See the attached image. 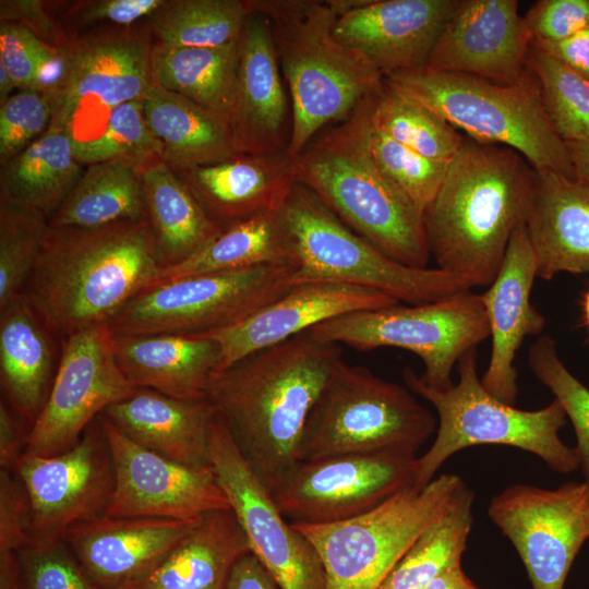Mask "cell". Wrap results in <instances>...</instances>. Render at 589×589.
<instances>
[{
    "mask_svg": "<svg viewBox=\"0 0 589 589\" xmlns=\"http://www.w3.org/2000/svg\"><path fill=\"white\" fill-rule=\"evenodd\" d=\"M340 354L306 330L211 377L205 398L268 491L298 462L304 424Z\"/></svg>",
    "mask_w": 589,
    "mask_h": 589,
    "instance_id": "6da1fadb",
    "label": "cell"
},
{
    "mask_svg": "<svg viewBox=\"0 0 589 589\" xmlns=\"http://www.w3.org/2000/svg\"><path fill=\"white\" fill-rule=\"evenodd\" d=\"M536 169L512 148L466 137L423 212L436 267L472 289L495 279L514 231L526 225Z\"/></svg>",
    "mask_w": 589,
    "mask_h": 589,
    "instance_id": "7a4b0ae2",
    "label": "cell"
},
{
    "mask_svg": "<svg viewBox=\"0 0 589 589\" xmlns=\"http://www.w3.org/2000/svg\"><path fill=\"white\" fill-rule=\"evenodd\" d=\"M160 269L148 219L95 228L49 226L24 294L65 339L108 323Z\"/></svg>",
    "mask_w": 589,
    "mask_h": 589,
    "instance_id": "3957f363",
    "label": "cell"
},
{
    "mask_svg": "<svg viewBox=\"0 0 589 589\" xmlns=\"http://www.w3.org/2000/svg\"><path fill=\"white\" fill-rule=\"evenodd\" d=\"M372 94L292 157L294 181L383 253L424 268L431 255L423 214L382 172L370 151Z\"/></svg>",
    "mask_w": 589,
    "mask_h": 589,
    "instance_id": "277c9868",
    "label": "cell"
},
{
    "mask_svg": "<svg viewBox=\"0 0 589 589\" xmlns=\"http://www.w3.org/2000/svg\"><path fill=\"white\" fill-rule=\"evenodd\" d=\"M269 22L291 103L288 154L298 155L327 124L344 120L375 92L383 74L333 34L329 0H247Z\"/></svg>",
    "mask_w": 589,
    "mask_h": 589,
    "instance_id": "5b68a950",
    "label": "cell"
},
{
    "mask_svg": "<svg viewBox=\"0 0 589 589\" xmlns=\"http://www.w3.org/2000/svg\"><path fill=\"white\" fill-rule=\"evenodd\" d=\"M458 382L445 390L423 384L410 368L402 370L406 386L437 412L433 444L417 458L413 486L424 488L437 469L458 450L474 445H506L532 453L551 470L569 473L579 468L576 448L560 438L566 413L554 398L538 410H521L490 394L477 372V349L457 363Z\"/></svg>",
    "mask_w": 589,
    "mask_h": 589,
    "instance_id": "8992f818",
    "label": "cell"
},
{
    "mask_svg": "<svg viewBox=\"0 0 589 589\" xmlns=\"http://www.w3.org/2000/svg\"><path fill=\"white\" fill-rule=\"evenodd\" d=\"M383 76L466 137L512 148L537 170L575 179L568 148L549 120L529 68L512 85L425 67Z\"/></svg>",
    "mask_w": 589,
    "mask_h": 589,
    "instance_id": "52a82bcc",
    "label": "cell"
},
{
    "mask_svg": "<svg viewBox=\"0 0 589 589\" xmlns=\"http://www.w3.org/2000/svg\"><path fill=\"white\" fill-rule=\"evenodd\" d=\"M437 429V419L406 386L340 359L304 424L298 461L346 454L408 452Z\"/></svg>",
    "mask_w": 589,
    "mask_h": 589,
    "instance_id": "ba28073f",
    "label": "cell"
},
{
    "mask_svg": "<svg viewBox=\"0 0 589 589\" xmlns=\"http://www.w3.org/2000/svg\"><path fill=\"white\" fill-rule=\"evenodd\" d=\"M296 261L294 284L335 281L383 292L409 305L442 300L468 284L437 267L389 257L346 226L310 189L296 182L281 208Z\"/></svg>",
    "mask_w": 589,
    "mask_h": 589,
    "instance_id": "9c48e42d",
    "label": "cell"
},
{
    "mask_svg": "<svg viewBox=\"0 0 589 589\" xmlns=\"http://www.w3.org/2000/svg\"><path fill=\"white\" fill-rule=\"evenodd\" d=\"M467 488L460 477L444 473L422 489L406 486L359 516L291 525L318 554L326 589H380L418 537L450 510Z\"/></svg>",
    "mask_w": 589,
    "mask_h": 589,
    "instance_id": "30bf717a",
    "label": "cell"
},
{
    "mask_svg": "<svg viewBox=\"0 0 589 589\" xmlns=\"http://www.w3.org/2000/svg\"><path fill=\"white\" fill-rule=\"evenodd\" d=\"M153 45L146 19L71 36L62 48V75L49 93L50 127L65 131L73 143L97 136L115 108L142 99L152 85Z\"/></svg>",
    "mask_w": 589,
    "mask_h": 589,
    "instance_id": "8fae6325",
    "label": "cell"
},
{
    "mask_svg": "<svg viewBox=\"0 0 589 589\" xmlns=\"http://www.w3.org/2000/svg\"><path fill=\"white\" fill-rule=\"evenodd\" d=\"M318 339L366 351L396 347L419 356L426 386L445 390L459 359L490 337L481 296L459 291L442 300L346 314L310 329Z\"/></svg>",
    "mask_w": 589,
    "mask_h": 589,
    "instance_id": "7c38bea8",
    "label": "cell"
},
{
    "mask_svg": "<svg viewBox=\"0 0 589 589\" xmlns=\"http://www.w3.org/2000/svg\"><path fill=\"white\" fill-rule=\"evenodd\" d=\"M294 264L206 273L155 284L108 322L112 334L207 335L232 326L289 291Z\"/></svg>",
    "mask_w": 589,
    "mask_h": 589,
    "instance_id": "4fadbf2b",
    "label": "cell"
},
{
    "mask_svg": "<svg viewBox=\"0 0 589 589\" xmlns=\"http://www.w3.org/2000/svg\"><path fill=\"white\" fill-rule=\"evenodd\" d=\"M417 458L390 450L298 461L269 492L290 524H333L413 485Z\"/></svg>",
    "mask_w": 589,
    "mask_h": 589,
    "instance_id": "5bb4252c",
    "label": "cell"
},
{
    "mask_svg": "<svg viewBox=\"0 0 589 589\" xmlns=\"http://www.w3.org/2000/svg\"><path fill=\"white\" fill-rule=\"evenodd\" d=\"M14 473L29 502V544L62 541L71 528L105 516L111 503L113 462L98 418L60 454L24 453Z\"/></svg>",
    "mask_w": 589,
    "mask_h": 589,
    "instance_id": "9a60e30c",
    "label": "cell"
},
{
    "mask_svg": "<svg viewBox=\"0 0 589 589\" xmlns=\"http://www.w3.org/2000/svg\"><path fill=\"white\" fill-rule=\"evenodd\" d=\"M135 388L117 364L108 323L67 337L24 453L52 456L71 448L110 405L129 397Z\"/></svg>",
    "mask_w": 589,
    "mask_h": 589,
    "instance_id": "2e32d148",
    "label": "cell"
},
{
    "mask_svg": "<svg viewBox=\"0 0 589 589\" xmlns=\"http://www.w3.org/2000/svg\"><path fill=\"white\" fill-rule=\"evenodd\" d=\"M209 447L213 471L247 536L251 553L279 589H326L315 549L279 512L216 412Z\"/></svg>",
    "mask_w": 589,
    "mask_h": 589,
    "instance_id": "e0dca14e",
    "label": "cell"
},
{
    "mask_svg": "<svg viewBox=\"0 0 589 589\" xmlns=\"http://www.w3.org/2000/svg\"><path fill=\"white\" fill-rule=\"evenodd\" d=\"M489 517L518 552L533 589H563L589 538V485L554 490L515 484L494 496Z\"/></svg>",
    "mask_w": 589,
    "mask_h": 589,
    "instance_id": "ac0fdd59",
    "label": "cell"
},
{
    "mask_svg": "<svg viewBox=\"0 0 589 589\" xmlns=\"http://www.w3.org/2000/svg\"><path fill=\"white\" fill-rule=\"evenodd\" d=\"M98 421L115 470L106 515L192 521L211 510L230 508L213 469L189 467L139 445L104 413Z\"/></svg>",
    "mask_w": 589,
    "mask_h": 589,
    "instance_id": "d6986e66",
    "label": "cell"
},
{
    "mask_svg": "<svg viewBox=\"0 0 589 589\" xmlns=\"http://www.w3.org/2000/svg\"><path fill=\"white\" fill-rule=\"evenodd\" d=\"M532 37L516 0H459L425 68L512 85L528 73Z\"/></svg>",
    "mask_w": 589,
    "mask_h": 589,
    "instance_id": "ffe728a7",
    "label": "cell"
},
{
    "mask_svg": "<svg viewBox=\"0 0 589 589\" xmlns=\"http://www.w3.org/2000/svg\"><path fill=\"white\" fill-rule=\"evenodd\" d=\"M398 303L383 292L364 287L335 281H308L293 286L241 322L202 336L215 339L220 347L219 372L253 352L335 317Z\"/></svg>",
    "mask_w": 589,
    "mask_h": 589,
    "instance_id": "44dd1931",
    "label": "cell"
},
{
    "mask_svg": "<svg viewBox=\"0 0 589 589\" xmlns=\"http://www.w3.org/2000/svg\"><path fill=\"white\" fill-rule=\"evenodd\" d=\"M229 129L235 149L273 154L288 148L292 115L268 20L250 11L239 39Z\"/></svg>",
    "mask_w": 589,
    "mask_h": 589,
    "instance_id": "7402d4cb",
    "label": "cell"
},
{
    "mask_svg": "<svg viewBox=\"0 0 589 589\" xmlns=\"http://www.w3.org/2000/svg\"><path fill=\"white\" fill-rule=\"evenodd\" d=\"M459 0H368L339 13L333 34L383 74L421 69Z\"/></svg>",
    "mask_w": 589,
    "mask_h": 589,
    "instance_id": "603a6c76",
    "label": "cell"
},
{
    "mask_svg": "<svg viewBox=\"0 0 589 589\" xmlns=\"http://www.w3.org/2000/svg\"><path fill=\"white\" fill-rule=\"evenodd\" d=\"M536 277V256L524 225L512 235L495 279L480 294L492 338L481 383L490 394L513 406L518 394L517 351L527 336L540 335L545 325L544 316L530 301Z\"/></svg>",
    "mask_w": 589,
    "mask_h": 589,
    "instance_id": "cb8c5ba5",
    "label": "cell"
},
{
    "mask_svg": "<svg viewBox=\"0 0 589 589\" xmlns=\"http://www.w3.org/2000/svg\"><path fill=\"white\" fill-rule=\"evenodd\" d=\"M196 520L105 515L71 528L63 541L96 589H127L154 568Z\"/></svg>",
    "mask_w": 589,
    "mask_h": 589,
    "instance_id": "d4e9b609",
    "label": "cell"
},
{
    "mask_svg": "<svg viewBox=\"0 0 589 589\" xmlns=\"http://www.w3.org/2000/svg\"><path fill=\"white\" fill-rule=\"evenodd\" d=\"M173 171L220 228L281 211L296 183L287 151L238 153L218 163Z\"/></svg>",
    "mask_w": 589,
    "mask_h": 589,
    "instance_id": "484cf974",
    "label": "cell"
},
{
    "mask_svg": "<svg viewBox=\"0 0 589 589\" xmlns=\"http://www.w3.org/2000/svg\"><path fill=\"white\" fill-rule=\"evenodd\" d=\"M103 413L139 445L189 467L213 469L209 435L215 410L206 398L179 399L136 387Z\"/></svg>",
    "mask_w": 589,
    "mask_h": 589,
    "instance_id": "4316f807",
    "label": "cell"
},
{
    "mask_svg": "<svg viewBox=\"0 0 589 589\" xmlns=\"http://www.w3.org/2000/svg\"><path fill=\"white\" fill-rule=\"evenodd\" d=\"M526 229L537 277L589 272V184L560 172L536 169V189Z\"/></svg>",
    "mask_w": 589,
    "mask_h": 589,
    "instance_id": "83f0119b",
    "label": "cell"
},
{
    "mask_svg": "<svg viewBox=\"0 0 589 589\" xmlns=\"http://www.w3.org/2000/svg\"><path fill=\"white\" fill-rule=\"evenodd\" d=\"M112 335L117 364L133 386L179 399H205L220 363L215 339L202 335Z\"/></svg>",
    "mask_w": 589,
    "mask_h": 589,
    "instance_id": "f1b7e54d",
    "label": "cell"
},
{
    "mask_svg": "<svg viewBox=\"0 0 589 589\" xmlns=\"http://www.w3.org/2000/svg\"><path fill=\"white\" fill-rule=\"evenodd\" d=\"M249 553L247 536L231 507L214 509L127 589H226L233 566Z\"/></svg>",
    "mask_w": 589,
    "mask_h": 589,
    "instance_id": "f546056e",
    "label": "cell"
},
{
    "mask_svg": "<svg viewBox=\"0 0 589 589\" xmlns=\"http://www.w3.org/2000/svg\"><path fill=\"white\" fill-rule=\"evenodd\" d=\"M56 336L23 293L0 310V380L5 402L31 425L55 374Z\"/></svg>",
    "mask_w": 589,
    "mask_h": 589,
    "instance_id": "4dcf8cb0",
    "label": "cell"
},
{
    "mask_svg": "<svg viewBox=\"0 0 589 589\" xmlns=\"http://www.w3.org/2000/svg\"><path fill=\"white\" fill-rule=\"evenodd\" d=\"M136 170L161 269L188 260L220 232L221 228L158 154L146 157Z\"/></svg>",
    "mask_w": 589,
    "mask_h": 589,
    "instance_id": "1f68e13d",
    "label": "cell"
},
{
    "mask_svg": "<svg viewBox=\"0 0 589 589\" xmlns=\"http://www.w3.org/2000/svg\"><path fill=\"white\" fill-rule=\"evenodd\" d=\"M142 103L159 156L171 169L209 165L238 154L228 122L194 101L152 83Z\"/></svg>",
    "mask_w": 589,
    "mask_h": 589,
    "instance_id": "d6a6232c",
    "label": "cell"
},
{
    "mask_svg": "<svg viewBox=\"0 0 589 589\" xmlns=\"http://www.w3.org/2000/svg\"><path fill=\"white\" fill-rule=\"evenodd\" d=\"M84 170L70 135L49 129L0 169V202L37 209L49 219Z\"/></svg>",
    "mask_w": 589,
    "mask_h": 589,
    "instance_id": "836d02e7",
    "label": "cell"
},
{
    "mask_svg": "<svg viewBox=\"0 0 589 589\" xmlns=\"http://www.w3.org/2000/svg\"><path fill=\"white\" fill-rule=\"evenodd\" d=\"M239 64V40L212 47H168L154 43L152 83L220 116L229 124Z\"/></svg>",
    "mask_w": 589,
    "mask_h": 589,
    "instance_id": "e575fe53",
    "label": "cell"
},
{
    "mask_svg": "<svg viewBox=\"0 0 589 589\" xmlns=\"http://www.w3.org/2000/svg\"><path fill=\"white\" fill-rule=\"evenodd\" d=\"M272 264L296 265L281 211L260 214L221 228L197 253L161 269L152 285L192 275Z\"/></svg>",
    "mask_w": 589,
    "mask_h": 589,
    "instance_id": "d590c367",
    "label": "cell"
},
{
    "mask_svg": "<svg viewBox=\"0 0 589 589\" xmlns=\"http://www.w3.org/2000/svg\"><path fill=\"white\" fill-rule=\"evenodd\" d=\"M147 219L136 167L123 160L85 166L77 182L49 219L51 227L95 228Z\"/></svg>",
    "mask_w": 589,
    "mask_h": 589,
    "instance_id": "8d00e7d4",
    "label": "cell"
},
{
    "mask_svg": "<svg viewBox=\"0 0 589 589\" xmlns=\"http://www.w3.org/2000/svg\"><path fill=\"white\" fill-rule=\"evenodd\" d=\"M247 0H164L147 19L154 43L168 47H221L240 39Z\"/></svg>",
    "mask_w": 589,
    "mask_h": 589,
    "instance_id": "74e56055",
    "label": "cell"
},
{
    "mask_svg": "<svg viewBox=\"0 0 589 589\" xmlns=\"http://www.w3.org/2000/svg\"><path fill=\"white\" fill-rule=\"evenodd\" d=\"M473 498L467 488L450 510L418 537L380 589H422L443 570L460 565L473 522Z\"/></svg>",
    "mask_w": 589,
    "mask_h": 589,
    "instance_id": "f35d334b",
    "label": "cell"
},
{
    "mask_svg": "<svg viewBox=\"0 0 589 589\" xmlns=\"http://www.w3.org/2000/svg\"><path fill=\"white\" fill-rule=\"evenodd\" d=\"M371 122L394 141L418 154L449 163L464 135L438 115L384 79L371 96Z\"/></svg>",
    "mask_w": 589,
    "mask_h": 589,
    "instance_id": "ab89813d",
    "label": "cell"
},
{
    "mask_svg": "<svg viewBox=\"0 0 589 589\" xmlns=\"http://www.w3.org/2000/svg\"><path fill=\"white\" fill-rule=\"evenodd\" d=\"M528 68L556 134L565 143L589 142V81L532 43Z\"/></svg>",
    "mask_w": 589,
    "mask_h": 589,
    "instance_id": "60d3db41",
    "label": "cell"
},
{
    "mask_svg": "<svg viewBox=\"0 0 589 589\" xmlns=\"http://www.w3.org/2000/svg\"><path fill=\"white\" fill-rule=\"evenodd\" d=\"M48 229L41 212L0 202V310L24 293Z\"/></svg>",
    "mask_w": 589,
    "mask_h": 589,
    "instance_id": "b9f144b4",
    "label": "cell"
},
{
    "mask_svg": "<svg viewBox=\"0 0 589 589\" xmlns=\"http://www.w3.org/2000/svg\"><path fill=\"white\" fill-rule=\"evenodd\" d=\"M369 145L382 172L423 214L436 195L449 163L424 157L394 141L372 124L371 117Z\"/></svg>",
    "mask_w": 589,
    "mask_h": 589,
    "instance_id": "7bdbcfd3",
    "label": "cell"
},
{
    "mask_svg": "<svg viewBox=\"0 0 589 589\" xmlns=\"http://www.w3.org/2000/svg\"><path fill=\"white\" fill-rule=\"evenodd\" d=\"M73 149L84 167L110 160H123L136 167L149 155H159L158 144L144 118L142 99L115 108L103 131L94 139L73 143Z\"/></svg>",
    "mask_w": 589,
    "mask_h": 589,
    "instance_id": "ee69618b",
    "label": "cell"
},
{
    "mask_svg": "<svg viewBox=\"0 0 589 589\" xmlns=\"http://www.w3.org/2000/svg\"><path fill=\"white\" fill-rule=\"evenodd\" d=\"M528 363L537 376L562 405L577 438L575 447L579 467L589 485V389L578 381L561 360L556 344L549 336H540L528 350Z\"/></svg>",
    "mask_w": 589,
    "mask_h": 589,
    "instance_id": "f6af8a7d",
    "label": "cell"
},
{
    "mask_svg": "<svg viewBox=\"0 0 589 589\" xmlns=\"http://www.w3.org/2000/svg\"><path fill=\"white\" fill-rule=\"evenodd\" d=\"M0 62L17 91L50 93L63 71L62 49L46 44L17 23H0Z\"/></svg>",
    "mask_w": 589,
    "mask_h": 589,
    "instance_id": "bcb514c9",
    "label": "cell"
},
{
    "mask_svg": "<svg viewBox=\"0 0 589 589\" xmlns=\"http://www.w3.org/2000/svg\"><path fill=\"white\" fill-rule=\"evenodd\" d=\"M52 117L53 101L46 92L17 91L0 104V165L39 139Z\"/></svg>",
    "mask_w": 589,
    "mask_h": 589,
    "instance_id": "7dc6e473",
    "label": "cell"
},
{
    "mask_svg": "<svg viewBox=\"0 0 589 589\" xmlns=\"http://www.w3.org/2000/svg\"><path fill=\"white\" fill-rule=\"evenodd\" d=\"M16 553L24 589H96L63 540Z\"/></svg>",
    "mask_w": 589,
    "mask_h": 589,
    "instance_id": "c3c4849f",
    "label": "cell"
},
{
    "mask_svg": "<svg viewBox=\"0 0 589 589\" xmlns=\"http://www.w3.org/2000/svg\"><path fill=\"white\" fill-rule=\"evenodd\" d=\"M52 1L69 36L100 26H128L147 19L164 0Z\"/></svg>",
    "mask_w": 589,
    "mask_h": 589,
    "instance_id": "681fc988",
    "label": "cell"
},
{
    "mask_svg": "<svg viewBox=\"0 0 589 589\" xmlns=\"http://www.w3.org/2000/svg\"><path fill=\"white\" fill-rule=\"evenodd\" d=\"M524 19L532 40H560L589 26V0H539Z\"/></svg>",
    "mask_w": 589,
    "mask_h": 589,
    "instance_id": "f907efd6",
    "label": "cell"
},
{
    "mask_svg": "<svg viewBox=\"0 0 589 589\" xmlns=\"http://www.w3.org/2000/svg\"><path fill=\"white\" fill-rule=\"evenodd\" d=\"M29 502L19 477L0 470V551L19 552L29 544Z\"/></svg>",
    "mask_w": 589,
    "mask_h": 589,
    "instance_id": "816d5d0a",
    "label": "cell"
},
{
    "mask_svg": "<svg viewBox=\"0 0 589 589\" xmlns=\"http://www.w3.org/2000/svg\"><path fill=\"white\" fill-rule=\"evenodd\" d=\"M17 23L46 44L62 49L70 36L57 15L52 1L1 0L0 23Z\"/></svg>",
    "mask_w": 589,
    "mask_h": 589,
    "instance_id": "f5cc1de1",
    "label": "cell"
},
{
    "mask_svg": "<svg viewBox=\"0 0 589 589\" xmlns=\"http://www.w3.org/2000/svg\"><path fill=\"white\" fill-rule=\"evenodd\" d=\"M531 43L589 81V26L560 40Z\"/></svg>",
    "mask_w": 589,
    "mask_h": 589,
    "instance_id": "db71d44e",
    "label": "cell"
},
{
    "mask_svg": "<svg viewBox=\"0 0 589 589\" xmlns=\"http://www.w3.org/2000/svg\"><path fill=\"white\" fill-rule=\"evenodd\" d=\"M23 421L8 404L0 402V467L14 472L26 447L28 432L23 429Z\"/></svg>",
    "mask_w": 589,
    "mask_h": 589,
    "instance_id": "11a10c76",
    "label": "cell"
},
{
    "mask_svg": "<svg viewBox=\"0 0 589 589\" xmlns=\"http://www.w3.org/2000/svg\"><path fill=\"white\" fill-rule=\"evenodd\" d=\"M226 589H279V587L259 560L249 553L233 566Z\"/></svg>",
    "mask_w": 589,
    "mask_h": 589,
    "instance_id": "9f6ffc18",
    "label": "cell"
},
{
    "mask_svg": "<svg viewBox=\"0 0 589 589\" xmlns=\"http://www.w3.org/2000/svg\"><path fill=\"white\" fill-rule=\"evenodd\" d=\"M422 589H481L464 572L461 564L452 566L434 579L426 584Z\"/></svg>",
    "mask_w": 589,
    "mask_h": 589,
    "instance_id": "6f0895ef",
    "label": "cell"
},
{
    "mask_svg": "<svg viewBox=\"0 0 589 589\" xmlns=\"http://www.w3.org/2000/svg\"><path fill=\"white\" fill-rule=\"evenodd\" d=\"M0 589H24L16 552L0 551Z\"/></svg>",
    "mask_w": 589,
    "mask_h": 589,
    "instance_id": "680465c9",
    "label": "cell"
},
{
    "mask_svg": "<svg viewBox=\"0 0 589 589\" xmlns=\"http://www.w3.org/2000/svg\"><path fill=\"white\" fill-rule=\"evenodd\" d=\"M565 144L570 155L575 179L589 184V142Z\"/></svg>",
    "mask_w": 589,
    "mask_h": 589,
    "instance_id": "91938a15",
    "label": "cell"
},
{
    "mask_svg": "<svg viewBox=\"0 0 589 589\" xmlns=\"http://www.w3.org/2000/svg\"><path fill=\"white\" fill-rule=\"evenodd\" d=\"M16 88V85L5 67L0 62V104L4 103Z\"/></svg>",
    "mask_w": 589,
    "mask_h": 589,
    "instance_id": "94428289",
    "label": "cell"
},
{
    "mask_svg": "<svg viewBox=\"0 0 589 589\" xmlns=\"http://www.w3.org/2000/svg\"><path fill=\"white\" fill-rule=\"evenodd\" d=\"M581 309L584 324L589 332V288L582 294Z\"/></svg>",
    "mask_w": 589,
    "mask_h": 589,
    "instance_id": "6125c7cd",
    "label": "cell"
}]
</instances>
